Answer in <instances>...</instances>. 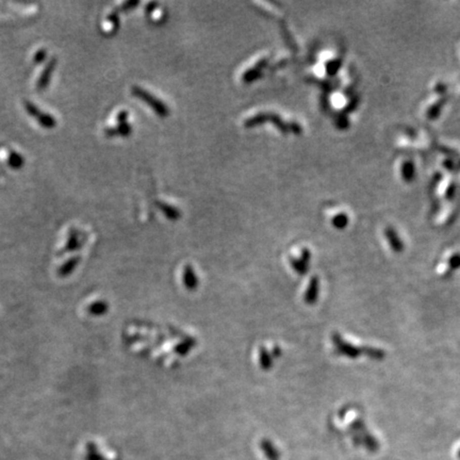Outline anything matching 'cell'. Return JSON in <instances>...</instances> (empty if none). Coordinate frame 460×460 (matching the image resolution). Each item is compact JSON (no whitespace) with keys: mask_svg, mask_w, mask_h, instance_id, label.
<instances>
[{"mask_svg":"<svg viewBox=\"0 0 460 460\" xmlns=\"http://www.w3.org/2000/svg\"><path fill=\"white\" fill-rule=\"evenodd\" d=\"M385 236L387 238L388 243H389L391 248L394 252L400 253V252H402L404 249V243L400 239V237H398V234L396 233V231L393 228H390V227L386 228Z\"/></svg>","mask_w":460,"mask_h":460,"instance_id":"cell-1","label":"cell"},{"mask_svg":"<svg viewBox=\"0 0 460 460\" xmlns=\"http://www.w3.org/2000/svg\"><path fill=\"white\" fill-rule=\"evenodd\" d=\"M447 101L446 96H442L441 98H439L437 101H435L434 104L429 107L426 111V116L428 119H436L441 113L442 108L445 106Z\"/></svg>","mask_w":460,"mask_h":460,"instance_id":"cell-2","label":"cell"},{"mask_svg":"<svg viewBox=\"0 0 460 460\" xmlns=\"http://www.w3.org/2000/svg\"><path fill=\"white\" fill-rule=\"evenodd\" d=\"M401 175L402 179L407 183L413 181L415 177V166L411 160H406L403 162L401 166Z\"/></svg>","mask_w":460,"mask_h":460,"instance_id":"cell-3","label":"cell"},{"mask_svg":"<svg viewBox=\"0 0 460 460\" xmlns=\"http://www.w3.org/2000/svg\"><path fill=\"white\" fill-rule=\"evenodd\" d=\"M333 225L337 228H344L347 224H349V218H347L345 214H338L333 221Z\"/></svg>","mask_w":460,"mask_h":460,"instance_id":"cell-4","label":"cell"},{"mask_svg":"<svg viewBox=\"0 0 460 460\" xmlns=\"http://www.w3.org/2000/svg\"><path fill=\"white\" fill-rule=\"evenodd\" d=\"M448 268H449V272H453L460 268V254H455L452 256L451 258H449Z\"/></svg>","mask_w":460,"mask_h":460,"instance_id":"cell-5","label":"cell"},{"mask_svg":"<svg viewBox=\"0 0 460 460\" xmlns=\"http://www.w3.org/2000/svg\"><path fill=\"white\" fill-rule=\"evenodd\" d=\"M455 193H456V185H455V182H451L444 191V197L448 200H452L455 196Z\"/></svg>","mask_w":460,"mask_h":460,"instance_id":"cell-6","label":"cell"},{"mask_svg":"<svg viewBox=\"0 0 460 460\" xmlns=\"http://www.w3.org/2000/svg\"><path fill=\"white\" fill-rule=\"evenodd\" d=\"M340 65H341V61L340 60H334V61H332V62H330L328 64V66H327V70H328V73L330 75H333V74L337 73V71H338Z\"/></svg>","mask_w":460,"mask_h":460,"instance_id":"cell-7","label":"cell"},{"mask_svg":"<svg viewBox=\"0 0 460 460\" xmlns=\"http://www.w3.org/2000/svg\"><path fill=\"white\" fill-rule=\"evenodd\" d=\"M443 165H444L447 170H453V169H455V163H454L453 160H451V159L445 160V161L443 162Z\"/></svg>","mask_w":460,"mask_h":460,"instance_id":"cell-8","label":"cell"},{"mask_svg":"<svg viewBox=\"0 0 460 460\" xmlns=\"http://www.w3.org/2000/svg\"><path fill=\"white\" fill-rule=\"evenodd\" d=\"M435 91L438 92V93L443 94V93H445V91H446V86H445V85H442V83H439V85L436 86Z\"/></svg>","mask_w":460,"mask_h":460,"instance_id":"cell-9","label":"cell"},{"mask_svg":"<svg viewBox=\"0 0 460 460\" xmlns=\"http://www.w3.org/2000/svg\"><path fill=\"white\" fill-rule=\"evenodd\" d=\"M458 457H459V459H460V451H459V453H458Z\"/></svg>","mask_w":460,"mask_h":460,"instance_id":"cell-10","label":"cell"},{"mask_svg":"<svg viewBox=\"0 0 460 460\" xmlns=\"http://www.w3.org/2000/svg\"><path fill=\"white\" fill-rule=\"evenodd\" d=\"M457 168H459V169H460V162H459V164L457 165Z\"/></svg>","mask_w":460,"mask_h":460,"instance_id":"cell-11","label":"cell"}]
</instances>
